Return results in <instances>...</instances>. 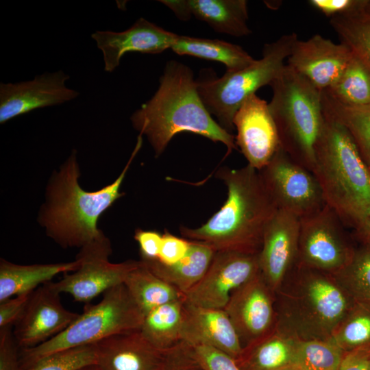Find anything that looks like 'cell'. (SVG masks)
Returning a JSON list of instances; mask_svg holds the SVG:
<instances>
[{
    "label": "cell",
    "mask_w": 370,
    "mask_h": 370,
    "mask_svg": "<svg viewBox=\"0 0 370 370\" xmlns=\"http://www.w3.org/2000/svg\"><path fill=\"white\" fill-rule=\"evenodd\" d=\"M369 369L370 370V362H369Z\"/></svg>",
    "instance_id": "c3c4849f"
},
{
    "label": "cell",
    "mask_w": 370,
    "mask_h": 370,
    "mask_svg": "<svg viewBox=\"0 0 370 370\" xmlns=\"http://www.w3.org/2000/svg\"><path fill=\"white\" fill-rule=\"evenodd\" d=\"M329 340L345 353L370 350V310L356 304Z\"/></svg>",
    "instance_id": "836d02e7"
},
{
    "label": "cell",
    "mask_w": 370,
    "mask_h": 370,
    "mask_svg": "<svg viewBox=\"0 0 370 370\" xmlns=\"http://www.w3.org/2000/svg\"><path fill=\"white\" fill-rule=\"evenodd\" d=\"M177 35L139 18L126 30H97L91 34V38L103 53L104 71L112 73L119 66L126 53H162L171 48Z\"/></svg>",
    "instance_id": "d6986e66"
},
{
    "label": "cell",
    "mask_w": 370,
    "mask_h": 370,
    "mask_svg": "<svg viewBox=\"0 0 370 370\" xmlns=\"http://www.w3.org/2000/svg\"><path fill=\"white\" fill-rule=\"evenodd\" d=\"M358 238L349 262L332 275L356 304L370 310V241Z\"/></svg>",
    "instance_id": "f546056e"
},
{
    "label": "cell",
    "mask_w": 370,
    "mask_h": 370,
    "mask_svg": "<svg viewBox=\"0 0 370 370\" xmlns=\"http://www.w3.org/2000/svg\"><path fill=\"white\" fill-rule=\"evenodd\" d=\"M216 177L227 187L225 202L201 226L180 227L182 236L215 251L259 254L265 228L278 208L258 171L248 164L240 169L223 166Z\"/></svg>",
    "instance_id": "7a4b0ae2"
},
{
    "label": "cell",
    "mask_w": 370,
    "mask_h": 370,
    "mask_svg": "<svg viewBox=\"0 0 370 370\" xmlns=\"http://www.w3.org/2000/svg\"><path fill=\"white\" fill-rule=\"evenodd\" d=\"M351 56L344 44L315 34L306 40H297L286 64L322 92L338 79Z\"/></svg>",
    "instance_id": "ac0fdd59"
},
{
    "label": "cell",
    "mask_w": 370,
    "mask_h": 370,
    "mask_svg": "<svg viewBox=\"0 0 370 370\" xmlns=\"http://www.w3.org/2000/svg\"><path fill=\"white\" fill-rule=\"evenodd\" d=\"M321 101L324 115L347 129L362 158L370 167V107L343 105L324 91Z\"/></svg>",
    "instance_id": "f1b7e54d"
},
{
    "label": "cell",
    "mask_w": 370,
    "mask_h": 370,
    "mask_svg": "<svg viewBox=\"0 0 370 370\" xmlns=\"http://www.w3.org/2000/svg\"><path fill=\"white\" fill-rule=\"evenodd\" d=\"M282 370H297L295 369L294 367H288V368H286V369H284Z\"/></svg>",
    "instance_id": "7dc6e473"
},
{
    "label": "cell",
    "mask_w": 370,
    "mask_h": 370,
    "mask_svg": "<svg viewBox=\"0 0 370 370\" xmlns=\"http://www.w3.org/2000/svg\"><path fill=\"white\" fill-rule=\"evenodd\" d=\"M297 341L275 327L269 335L244 347L235 360L241 370H282L292 367Z\"/></svg>",
    "instance_id": "cb8c5ba5"
},
{
    "label": "cell",
    "mask_w": 370,
    "mask_h": 370,
    "mask_svg": "<svg viewBox=\"0 0 370 370\" xmlns=\"http://www.w3.org/2000/svg\"><path fill=\"white\" fill-rule=\"evenodd\" d=\"M97 347L101 370H159L164 357L139 330L107 338Z\"/></svg>",
    "instance_id": "7402d4cb"
},
{
    "label": "cell",
    "mask_w": 370,
    "mask_h": 370,
    "mask_svg": "<svg viewBox=\"0 0 370 370\" xmlns=\"http://www.w3.org/2000/svg\"><path fill=\"white\" fill-rule=\"evenodd\" d=\"M345 352L330 340H299L292 367L297 370H338Z\"/></svg>",
    "instance_id": "d6a6232c"
},
{
    "label": "cell",
    "mask_w": 370,
    "mask_h": 370,
    "mask_svg": "<svg viewBox=\"0 0 370 370\" xmlns=\"http://www.w3.org/2000/svg\"><path fill=\"white\" fill-rule=\"evenodd\" d=\"M275 293L260 272L231 295L224 308L243 347L271 333L276 327Z\"/></svg>",
    "instance_id": "4fadbf2b"
},
{
    "label": "cell",
    "mask_w": 370,
    "mask_h": 370,
    "mask_svg": "<svg viewBox=\"0 0 370 370\" xmlns=\"http://www.w3.org/2000/svg\"><path fill=\"white\" fill-rule=\"evenodd\" d=\"M144 316L162 305L184 299V294L154 274L140 260L124 283Z\"/></svg>",
    "instance_id": "4316f807"
},
{
    "label": "cell",
    "mask_w": 370,
    "mask_h": 370,
    "mask_svg": "<svg viewBox=\"0 0 370 370\" xmlns=\"http://www.w3.org/2000/svg\"><path fill=\"white\" fill-rule=\"evenodd\" d=\"M358 237L370 241V213L355 228Z\"/></svg>",
    "instance_id": "ee69618b"
},
{
    "label": "cell",
    "mask_w": 370,
    "mask_h": 370,
    "mask_svg": "<svg viewBox=\"0 0 370 370\" xmlns=\"http://www.w3.org/2000/svg\"><path fill=\"white\" fill-rule=\"evenodd\" d=\"M159 370H203L194 346L181 341L164 351Z\"/></svg>",
    "instance_id": "d590c367"
},
{
    "label": "cell",
    "mask_w": 370,
    "mask_h": 370,
    "mask_svg": "<svg viewBox=\"0 0 370 370\" xmlns=\"http://www.w3.org/2000/svg\"><path fill=\"white\" fill-rule=\"evenodd\" d=\"M144 314L124 284L103 294L101 300L85 307L82 313L61 333L36 347L23 349L21 363L51 353L96 344L112 336L139 330Z\"/></svg>",
    "instance_id": "ba28073f"
},
{
    "label": "cell",
    "mask_w": 370,
    "mask_h": 370,
    "mask_svg": "<svg viewBox=\"0 0 370 370\" xmlns=\"http://www.w3.org/2000/svg\"><path fill=\"white\" fill-rule=\"evenodd\" d=\"M275 296L276 327L299 340H329L356 305L332 274L297 264Z\"/></svg>",
    "instance_id": "277c9868"
},
{
    "label": "cell",
    "mask_w": 370,
    "mask_h": 370,
    "mask_svg": "<svg viewBox=\"0 0 370 370\" xmlns=\"http://www.w3.org/2000/svg\"><path fill=\"white\" fill-rule=\"evenodd\" d=\"M47 282L34 291L18 320L13 336L21 349L36 347L64 331L79 315L66 309L60 294Z\"/></svg>",
    "instance_id": "5bb4252c"
},
{
    "label": "cell",
    "mask_w": 370,
    "mask_h": 370,
    "mask_svg": "<svg viewBox=\"0 0 370 370\" xmlns=\"http://www.w3.org/2000/svg\"><path fill=\"white\" fill-rule=\"evenodd\" d=\"M300 219L277 210L267 225L258 254L260 271L275 293L295 267L298 255Z\"/></svg>",
    "instance_id": "e0dca14e"
},
{
    "label": "cell",
    "mask_w": 370,
    "mask_h": 370,
    "mask_svg": "<svg viewBox=\"0 0 370 370\" xmlns=\"http://www.w3.org/2000/svg\"><path fill=\"white\" fill-rule=\"evenodd\" d=\"M142 145L138 136L136 147L119 176L110 184L93 192L81 188L80 175L73 151L53 175L47 190V199L39 215V222L47 235L61 247L82 248L99 236L102 232L97 227L100 216L123 195L121 184Z\"/></svg>",
    "instance_id": "3957f363"
},
{
    "label": "cell",
    "mask_w": 370,
    "mask_h": 370,
    "mask_svg": "<svg viewBox=\"0 0 370 370\" xmlns=\"http://www.w3.org/2000/svg\"><path fill=\"white\" fill-rule=\"evenodd\" d=\"M330 24L341 42L370 70V15L361 12L337 16L330 19Z\"/></svg>",
    "instance_id": "1f68e13d"
},
{
    "label": "cell",
    "mask_w": 370,
    "mask_h": 370,
    "mask_svg": "<svg viewBox=\"0 0 370 370\" xmlns=\"http://www.w3.org/2000/svg\"><path fill=\"white\" fill-rule=\"evenodd\" d=\"M345 223L328 205L300 219L296 264L330 274L349 262L354 247L347 238Z\"/></svg>",
    "instance_id": "9c48e42d"
},
{
    "label": "cell",
    "mask_w": 370,
    "mask_h": 370,
    "mask_svg": "<svg viewBox=\"0 0 370 370\" xmlns=\"http://www.w3.org/2000/svg\"><path fill=\"white\" fill-rule=\"evenodd\" d=\"M183 21L191 16L206 23L215 32L242 37L251 33L248 27L245 0H163L159 1Z\"/></svg>",
    "instance_id": "44dd1931"
},
{
    "label": "cell",
    "mask_w": 370,
    "mask_h": 370,
    "mask_svg": "<svg viewBox=\"0 0 370 370\" xmlns=\"http://www.w3.org/2000/svg\"><path fill=\"white\" fill-rule=\"evenodd\" d=\"M324 116L312 173L326 204L355 229L370 213V168L347 129Z\"/></svg>",
    "instance_id": "5b68a950"
},
{
    "label": "cell",
    "mask_w": 370,
    "mask_h": 370,
    "mask_svg": "<svg viewBox=\"0 0 370 370\" xmlns=\"http://www.w3.org/2000/svg\"><path fill=\"white\" fill-rule=\"evenodd\" d=\"M258 172L278 210L301 219L326 205L314 174L293 160L280 147Z\"/></svg>",
    "instance_id": "8fae6325"
},
{
    "label": "cell",
    "mask_w": 370,
    "mask_h": 370,
    "mask_svg": "<svg viewBox=\"0 0 370 370\" xmlns=\"http://www.w3.org/2000/svg\"><path fill=\"white\" fill-rule=\"evenodd\" d=\"M270 86L272 97L269 108L280 147L312 172L315 146L325 122L322 92L287 64Z\"/></svg>",
    "instance_id": "8992f818"
},
{
    "label": "cell",
    "mask_w": 370,
    "mask_h": 370,
    "mask_svg": "<svg viewBox=\"0 0 370 370\" xmlns=\"http://www.w3.org/2000/svg\"><path fill=\"white\" fill-rule=\"evenodd\" d=\"M97 343L60 350L21 363V370H82L97 364Z\"/></svg>",
    "instance_id": "e575fe53"
},
{
    "label": "cell",
    "mask_w": 370,
    "mask_h": 370,
    "mask_svg": "<svg viewBox=\"0 0 370 370\" xmlns=\"http://www.w3.org/2000/svg\"><path fill=\"white\" fill-rule=\"evenodd\" d=\"M31 293L18 295L0 302V328L14 326L22 315Z\"/></svg>",
    "instance_id": "60d3db41"
},
{
    "label": "cell",
    "mask_w": 370,
    "mask_h": 370,
    "mask_svg": "<svg viewBox=\"0 0 370 370\" xmlns=\"http://www.w3.org/2000/svg\"><path fill=\"white\" fill-rule=\"evenodd\" d=\"M308 3L331 18L362 12L365 0H310Z\"/></svg>",
    "instance_id": "f35d334b"
},
{
    "label": "cell",
    "mask_w": 370,
    "mask_h": 370,
    "mask_svg": "<svg viewBox=\"0 0 370 370\" xmlns=\"http://www.w3.org/2000/svg\"><path fill=\"white\" fill-rule=\"evenodd\" d=\"M130 120L140 135L146 136L157 157L182 132L224 144L226 156L237 149L236 137L224 130L206 108L191 69L175 60L166 64L158 90L132 114Z\"/></svg>",
    "instance_id": "6da1fadb"
},
{
    "label": "cell",
    "mask_w": 370,
    "mask_h": 370,
    "mask_svg": "<svg viewBox=\"0 0 370 370\" xmlns=\"http://www.w3.org/2000/svg\"><path fill=\"white\" fill-rule=\"evenodd\" d=\"M297 40L295 32L284 34L265 44L262 58L248 66L226 71L216 79L197 81L198 92L206 108L224 130L231 133L234 129V116L244 101L261 87L270 86L281 75Z\"/></svg>",
    "instance_id": "52a82bcc"
},
{
    "label": "cell",
    "mask_w": 370,
    "mask_h": 370,
    "mask_svg": "<svg viewBox=\"0 0 370 370\" xmlns=\"http://www.w3.org/2000/svg\"><path fill=\"white\" fill-rule=\"evenodd\" d=\"M181 339L194 347L208 346L236 360L243 347L224 309L199 307L184 301Z\"/></svg>",
    "instance_id": "ffe728a7"
},
{
    "label": "cell",
    "mask_w": 370,
    "mask_h": 370,
    "mask_svg": "<svg viewBox=\"0 0 370 370\" xmlns=\"http://www.w3.org/2000/svg\"><path fill=\"white\" fill-rule=\"evenodd\" d=\"M215 252L203 243L190 241L186 255L174 264L164 265L157 260H141L154 274L185 294L204 277Z\"/></svg>",
    "instance_id": "d4e9b609"
},
{
    "label": "cell",
    "mask_w": 370,
    "mask_h": 370,
    "mask_svg": "<svg viewBox=\"0 0 370 370\" xmlns=\"http://www.w3.org/2000/svg\"><path fill=\"white\" fill-rule=\"evenodd\" d=\"M323 91L343 105L370 107V70L352 52L341 77Z\"/></svg>",
    "instance_id": "4dcf8cb0"
},
{
    "label": "cell",
    "mask_w": 370,
    "mask_h": 370,
    "mask_svg": "<svg viewBox=\"0 0 370 370\" xmlns=\"http://www.w3.org/2000/svg\"><path fill=\"white\" fill-rule=\"evenodd\" d=\"M260 272L258 254L216 251L204 277L184 294V301L224 309L232 293Z\"/></svg>",
    "instance_id": "7c38bea8"
},
{
    "label": "cell",
    "mask_w": 370,
    "mask_h": 370,
    "mask_svg": "<svg viewBox=\"0 0 370 370\" xmlns=\"http://www.w3.org/2000/svg\"><path fill=\"white\" fill-rule=\"evenodd\" d=\"M184 299L158 306L144 316L139 329L154 347L166 351L181 339Z\"/></svg>",
    "instance_id": "83f0119b"
},
{
    "label": "cell",
    "mask_w": 370,
    "mask_h": 370,
    "mask_svg": "<svg viewBox=\"0 0 370 370\" xmlns=\"http://www.w3.org/2000/svg\"><path fill=\"white\" fill-rule=\"evenodd\" d=\"M233 125L236 145L248 165L260 171L280 148L277 127L269 103L256 94L247 97L236 111Z\"/></svg>",
    "instance_id": "2e32d148"
},
{
    "label": "cell",
    "mask_w": 370,
    "mask_h": 370,
    "mask_svg": "<svg viewBox=\"0 0 370 370\" xmlns=\"http://www.w3.org/2000/svg\"><path fill=\"white\" fill-rule=\"evenodd\" d=\"M11 328H0V370H21L18 347Z\"/></svg>",
    "instance_id": "ab89813d"
},
{
    "label": "cell",
    "mask_w": 370,
    "mask_h": 370,
    "mask_svg": "<svg viewBox=\"0 0 370 370\" xmlns=\"http://www.w3.org/2000/svg\"><path fill=\"white\" fill-rule=\"evenodd\" d=\"M82 370H101V369L97 365H95L88 367Z\"/></svg>",
    "instance_id": "bcb514c9"
},
{
    "label": "cell",
    "mask_w": 370,
    "mask_h": 370,
    "mask_svg": "<svg viewBox=\"0 0 370 370\" xmlns=\"http://www.w3.org/2000/svg\"><path fill=\"white\" fill-rule=\"evenodd\" d=\"M197 357L203 370H241L235 359L208 346H196Z\"/></svg>",
    "instance_id": "74e56055"
},
{
    "label": "cell",
    "mask_w": 370,
    "mask_h": 370,
    "mask_svg": "<svg viewBox=\"0 0 370 370\" xmlns=\"http://www.w3.org/2000/svg\"><path fill=\"white\" fill-rule=\"evenodd\" d=\"M370 350L346 352L338 370H369Z\"/></svg>",
    "instance_id": "7bdbcfd3"
},
{
    "label": "cell",
    "mask_w": 370,
    "mask_h": 370,
    "mask_svg": "<svg viewBox=\"0 0 370 370\" xmlns=\"http://www.w3.org/2000/svg\"><path fill=\"white\" fill-rule=\"evenodd\" d=\"M79 261L51 264H17L1 258L0 302L14 296L31 293L40 285L51 282L59 273L78 269Z\"/></svg>",
    "instance_id": "603a6c76"
},
{
    "label": "cell",
    "mask_w": 370,
    "mask_h": 370,
    "mask_svg": "<svg viewBox=\"0 0 370 370\" xmlns=\"http://www.w3.org/2000/svg\"><path fill=\"white\" fill-rule=\"evenodd\" d=\"M112 251L109 239L101 233L81 248L76 257L79 261L78 269L64 273L59 281L51 282L52 286L60 294H69L76 301L88 303L100 294L123 284L140 260L112 263L109 260Z\"/></svg>",
    "instance_id": "30bf717a"
},
{
    "label": "cell",
    "mask_w": 370,
    "mask_h": 370,
    "mask_svg": "<svg viewBox=\"0 0 370 370\" xmlns=\"http://www.w3.org/2000/svg\"><path fill=\"white\" fill-rule=\"evenodd\" d=\"M70 76L62 70L45 72L34 79L16 83H0V123L34 110L62 104L79 93L69 88Z\"/></svg>",
    "instance_id": "9a60e30c"
},
{
    "label": "cell",
    "mask_w": 370,
    "mask_h": 370,
    "mask_svg": "<svg viewBox=\"0 0 370 370\" xmlns=\"http://www.w3.org/2000/svg\"><path fill=\"white\" fill-rule=\"evenodd\" d=\"M190 241L180 238L169 231L162 234V240L158 261L164 265H172L182 260L188 253Z\"/></svg>",
    "instance_id": "8d00e7d4"
},
{
    "label": "cell",
    "mask_w": 370,
    "mask_h": 370,
    "mask_svg": "<svg viewBox=\"0 0 370 370\" xmlns=\"http://www.w3.org/2000/svg\"><path fill=\"white\" fill-rule=\"evenodd\" d=\"M171 49L178 55L219 62L230 72L244 69L256 60L241 47L219 39L177 35Z\"/></svg>",
    "instance_id": "484cf974"
},
{
    "label": "cell",
    "mask_w": 370,
    "mask_h": 370,
    "mask_svg": "<svg viewBox=\"0 0 370 370\" xmlns=\"http://www.w3.org/2000/svg\"><path fill=\"white\" fill-rule=\"evenodd\" d=\"M370 168V167H369Z\"/></svg>",
    "instance_id": "681fc988"
},
{
    "label": "cell",
    "mask_w": 370,
    "mask_h": 370,
    "mask_svg": "<svg viewBox=\"0 0 370 370\" xmlns=\"http://www.w3.org/2000/svg\"><path fill=\"white\" fill-rule=\"evenodd\" d=\"M362 12L370 15V0H365Z\"/></svg>",
    "instance_id": "f6af8a7d"
},
{
    "label": "cell",
    "mask_w": 370,
    "mask_h": 370,
    "mask_svg": "<svg viewBox=\"0 0 370 370\" xmlns=\"http://www.w3.org/2000/svg\"><path fill=\"white\" fill-rule=\"evenodd\" d=\"M134 239L140 248L141 260H158L162 244V234L156 231L142 230L135 232Z\"/></svg>",
    "instance_id": "b9f144b4"
}]
</instances>
